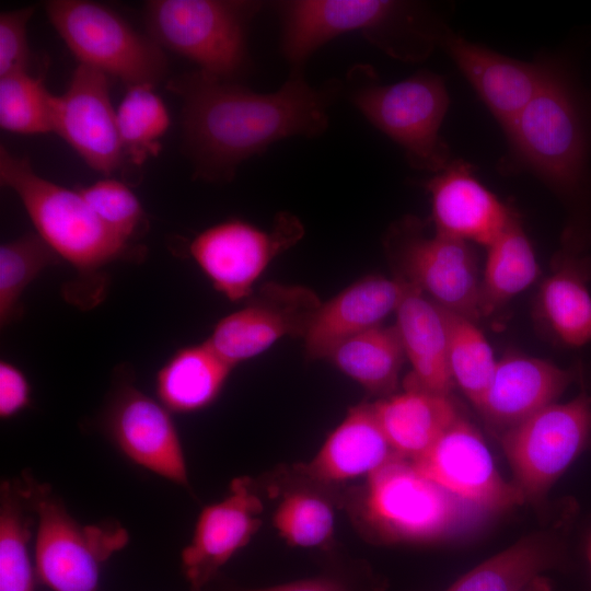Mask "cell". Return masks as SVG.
Listing matches in <instances>:
<instances>
[{"label":"cell","instance_id":"obj_1","mask_svg":"<svg viewBox=\"0 0 591 591\" xmlns=\"http://www.w3.org/2000/svg\"><path fill=\"white\" fill-rule=\"evenodd\" d=\"M167 89L182 100V131L194 176L233 178L239 165L289 137H314L328 127L333 90L290 74L269 93L252 91L200 70L174 77Z\"/></svg>","mask_w":591,"mask_h":591},{"label":"cell","instance_id":"obj_2","mask_svg":"<svg viewBox=\"0 0 591 591\" xmlns=\"http://www.w3.org/2000/svg\"><path fill=\"white\" fill-rule=\"evenodd\" d=\"M356 526L386 542H429L473 525L485 510L453 495L422 474L412 461L396 457L345 493Z\"/></svg>","mask_w":591,"mask_h":591},{"label":"cell","instance_id":"obj_3","mask_svg":"<svg viewBox=\"0 0 591 591\" xmlns=\"http://www.w3.org/2000/svg\"><path fill=\"white\" fill-rule=\"evenodd\" d=\"M0 181L18 195L36 232L80 277L100 276L105 266L116 260L143 257V248L108 230L77 189L42 177L27 158L12 154L3 144Z\"/></svg>","mask_w":591,"mask_h":591},{"label":"cell","instance_id":"obj_4","mask_svg":"<svg viewBox=\"0 0 591 591\" xmlns=\"http://www.w3.org/2000/svg\"><path fill=\"white\" fill-rule=\"evenodd\" d=\"M511 159L554 190L579 194L588 183L589 143L583 114L556 67L528 106L503 128Z\"/></svg>","mask_w":591,"mask_h":591},{"label":"cell","instance_id":"obj_5","mask_svg":"<svg viewBox=\"0 0 591 591\" xmlns=\"http://www.w3.org/2000/svg\"><path fill=\"white\" fill-rule=\"evenodd\" d=\"M262 3L240 0H150L148 35L198 70L234 81L247 65L246 31Z\"/></svg>","mask_w":591,"mask_h":591},{"label":"cell","instance_id":"obj_6","mask_svg":"<svg viewBox=\"0 0 591 591\" xmlns=\"http://www.w3.org/2000/svg\"><path fill=\"white\" fill-rule=\"evenodd\" d=\"M21 490L37 517L35 569L53 591H97L101 566L128 543L119 524L77 522L47 484L24 473Z\"/></svg>","mask_w":591,"mask_h":591},{"label":"cell","instance_id":"obj_7","mask_svg":"<svg viewBox=\"0 0 591 591\" xmlns=\"http://www.w3.org/2000/svg\"><path fill=\"white\" fill-rule=\"evenodd\" d=\"M44 7L80 63L119 79L127 88L155 86L166 76L163 48L108 7L86 0H49Z\"/></svg>","mask_w":591,"mask_h":591},{"label":"cell","instance_id":"obj_8","mask_svg":"<svg viewBox=\"0 0 591 591\" xmlns=\"http://www.w3.org/2000/svg\"><path fill=\"white\" fill-rule=\"evenodd\" d=\"M352 103L380 131L405 152L410 165L438 173L451 161L440 127L449 107L441 77L420 71L392 83H364L352 89Z\"/></svg>","mask_w":591,"mask_h":591},{"label":"cell","instance_id":"obj_9","mask_svg":"<svg viewBox=\"0 0 591 591\" xmlns=\"http://www.w3.org/2000/svg\"><path fill=\"white\" fill-rule=\"evenodd\" d=\"M591 445V393L553 403L509 428L502 448L523 500L542 497Z\"/></svg>","mask_w":591,"mask_h":591},{"label":"cell","instance_id":"obj_10","mask_svg":"<svg viewBox=\"0 0 591 591\" xmlns=\"http://www.w3.org/2000/svg\"><path fill=\"white\" fill-rule=\"evenodd\" d=\"M389 245L402 276L442 309L472 321L480 317V278L470 242L441 235L424 236L407 219L390 234Z\"/></svg>","mask_w":591,"mask_h":591},{"label":"cell","instance_id":"obj_11","mask_svg":"<svg viewBox=\"0 0 591 591\" xmlns=\"http://www.w3.org/2000/svg\"><path fill=\"white\" fill-rule=\"evenodd\" d=\"M302 235V223L288 212L279 213L269 231L232 219L196 235L189 253L217 291L230 301H241L253 294L270 262Z\"/></svg>","mask_w":591,"mask_h":591},{"label":"cell","instance_id":"obj_12","mask_svg":"<svg viewBox=\"0 0 591 591\" xmlns=\"http://www.w3.org/2000/svg\"><path fill=\"white\" fill-rule=\"evenodd\" d=\"M321 304L310 288L267 282L242 309L221 318L206 341L234 367L281 338H303Z\"/></svg>","mask_w":591,"mask_h":591},{"label":"cell","instance_id":"obj_13","mask_svg":"<svg viewBox=\"0 0 591 591\" xmlns=\"http://www.w3.org/2000/svg\"><path fill=\"white\" fill-rule=\"evenodd\" d=\"M53 127L95 172L108 177L124 162L108 76L80 63L66 92L53 97Z\"/></svg>","mask_w":591,"mask_h":591},{"label":"cell","instance_id":"obj_14","mask_svg":"<svg viewBox=\"0 0 591 591\" xmlns=\"http://www.w3.org/2000/svg\"><path fill=\"white\" fill-rule=\"evenodd\" d=\"M412 462L430 479L485 511L524 501L515 486L497 471L480 433L462 416Z\"/></svg>","mask_w":591,"mask_h":591},{"label":"cell","instance_id":"obj_15","mask_svg":"<svg viewBox=\"0 0 591 591\" xmlns=\"http://www.w3.org/2000/svg\"><path fill=\"white\" fill-rule=\"evenodd\" d=\"M280 46L290 74L303 73L306 60L321 46L343 34L376 30L403 8L387 0H294L278 3Z\"/></svg>","mask_w":591,"mask_h":591},{"label":"cell","instance_id":"obj_16","mask_svg":"<svg viewBox=\"0 0 591 591\" xmlns=\"http://www.w3.org/2000/svg\"><path fill=\"white\" fill-rule=\"evenodd\" d=\"M262 499L247 477L232 480L229 495L201 511L193 538L182 552V567L190 591H202L251 541L262 524Z\"/></svg>","mask_w":591,"mask_h":591},{"label":"cell","instance_id":"obj_17","mask_svg":"<svg viewBox=\"0 0 591 591\" xmlns=\"http://www.w3.org/2000/svg\"><path fill=\"white\" fill-rule=\"evenodd\" d=\"M109 433L135 463L188 486L182 444L169 409L132 386H124L106 418Z\"/></svg>","mask_w":591,"mask_h":591},{"label":"cell","instance_id":"obj_18","mask_svg":"<svg viewBox=\"0 0 591 591\" xmlns=\"http://www.w3.org/2000/svg\"><path fill=\"white\" fill-rule=\"evenodd\" d=\"M438 234L490 245L513 210L485 187L464 160L450 161L427 184Z\"/></svg>","mask_w":591,"mask_h":591},{"label":"cell","instance_id":"obj_19","mask_svg":"<svg viewBox=\"0 0 591 591\" xmlns=\"http://www.w3.org/2000/svg\"><path fill=\"white\" fill-rule=\"evenodd\" d=\"M443 45L493 116L505 128L533 100L552 66L506 57L453 33Z\"/></svg>","mask_w":591,"mask_h":591},{"label":"cell","instance_id":"obj_20","mask_svg":"<svg viewBox=\"0 0 591 591\" xmlns=\"http://www.w3.org/2000/svg\"><path fill=\"white\" fill-rule=\"evenodd\" d=\"M398 456L383 433L372 404H360L349 409L309 463L293 466L289 474L292 479L329 490L339 483L368 477Z\"/></svg>","mask_w":591,"mask_h":591},{"label":"cell","instance_id":"obj_21","mask_svg":"<svg viewBox=\"0 0 591 591\" xmlns=\"http://www.w3.org/2000/svg\"><path fill=\"white\" fill-rule=\"evenodd\" d=\"M575 379L576 372L547 360L517 352L507 354L497 361L477 409L491 426L505 432L556 403Z\"/></svg>","mask_w":591,"mask_h":591},{"label":"cell","instance_id":"obj_22","mask_svg":"<svg viewBox=\"0 0 591 591\" xmlns=\"http://www.w3.org/2000/svg\"><path fill=\"white\" fill-rule=\"evenodd\" d=\"M408 287L401 277L368 276L322 303L303 337L305 357L326 358L340 341L381 325Z\"/></svg>","mask_w":591,"mask_h":591},{"label":"cell","instance_id":"obj_23","mask_svg":"<svg viewBox=\"0 0 591 591\" xmlns=\"http://www.w3.org/2000/svg\"><path fill=\"white\" fill-rule=\"evenodd\" d=\"M395 314V326L413 368L405 387L450 395L455 384L448 359L447 310L409 285Z\"/></svg>","mask_w":591,"mask_h":591},{"label":"cell","instance_id":"obj_24","mask_svg":"<svg viewBox=\"0 0 591 591\" xmlns=\"http://www.w3.org/2000/svg\"><path fill=\"white\" fill-rule=\"evenodd\" d=\"M570 233L567 246L537 296V313L564 346L579 348L591 341V293L589 260L577 252Z\"/></svg>","mask_w":591,"mask_h":591},{"label":"cell","instance_id":"obj_25","mask_svg":"<svg viewBox=\"0 0 591 591\" xmlns=\"http://www.w3.org/2000/svg\"><path fill=\"white\" fill-rule=\"evenodd\" d=\"M375 418L395 453L421 456L460 416L450 395L405 387L372 404Z\"/></svg>","mask_w":591,"mask_h":591},{"label":"cell","instance_id":"obj_26","mask_svg":"<svg viewBox=\"0 0 591 591\" xmlns=\"http://www.w3.org/2000/svg\"><path fill=\"white\" fill-rule=\"evenodd\" d=\"M207 341L176 350L159 370L157 394L169 410L192 413L210 405L231 370Z\"/></svg>","mask_w":591,"mask_h":591},{"label":"cell","instance_id":"obj_27","mask_svg":"<svg viewBox=\"0 0 591 591\" xmlns=\"http://www.w3.org/2000/svg\"><path fill=\"white\" fill-rule=\"evenodd\" d=\"M561 541L532 534L474 567L444 591H522L560 558Z\"/></svg>","mask_w":591,"mask_h":591},{"label":"cell","instance_id":"obj_28","mask_svg":"<svg viewBox=\"0 0 591 591\" xmlns=\"http://www.w3.org/2000/svg\"><path fill=\"white\" fill-rule=\"evenodd\" d=\"M405 351L396 326L378 325L337 344L326 359L374 395L397 387Z\"/></svg>","mask_w":591,"mask_h":591},{"label":"cell","instance_id":"obj_29","mask_svg":"<svg viewBox=\"0 0 591 591\" xmlns=\"http://www.w3.org/2000/svg\"><path fill=\"white\" fill-rule=\"evenodd\" d=\"M487 248L479 287L480 316L491 314L529 288L540 273L533 246L517 215Z\"/></svg>","mask_w":591,"mask_h":591},{"label":"cell","instance_id":"obj_30","mask_svg":"<svg viewBox=\"0 0 591 591\" xmlns=\"http://www.w3.org/2000/svg\"><path fill=\"white\" fill-rule=\"evenodd\" d=\"M19 480L3 482L0 490V591H34L28 552L33 517Z\"/></svg>","mask_w":591,"mask_h":591},{"label":"cell","instance_id":"obj_31","mask_svg":"<svg viewBox=\"0 0 591 591\" xmlns=\"http://www.w3.org/2000/svg\"><path fill=\"white\" fill-rule=\"evenodd\" d=\"M332 493L298 482L283 493L274 513V525L290 545L318 547L326 545L334 532Z\"/></svg>","mask_w":591,"mask_h":591},{"label":"cell","instance_id":"obj_32","mask_svg":"<svg viewBox=\"0 0 591 591\" xmlns=\"http://www.w3.org/2000/svg\"><path fill=\"white\" fill-rule=\"evenodd\" d=\"M152 85L127 88L117 111V127L125 159L141 165L161 150L171 118Z\"/></svg>","mask_w":591,"mask_h":591},{"label":"cell","instance_id":"obj_33","mask_svg":"<svg viewBox=\"0 0 591 591\" xmlns=\"http://www.w3.org/2000/svg\"><path fill=\"white\" fill-rule=\"evenodd\" d=\"M60 256L37 233L27 232L0 246V323L7 326L21 314L20 299L26 287Z\"/></svg>","mask_w":591,"mask_h":591},{"label":"cell","instance_id":"obj_34","mask_svg":"<svg viewBox=\"0 0 591 591\" xmlns=\"http://www.w3.org/2000/svg\"><path fill=\"white\" fill-rule=\"evenodd\" d=\"M447 313L450 372L454 384L477 408L491 381L497 361L474 321L450 311Z\"/></svg>","mask_w":591,"mask_h":591},{"label":"cell","instance_id":"obj_35","mask_svg":"<svg viewBox=\"0 0 591 591\" xmlns=\"http://www.w3.org/2000/svg\"><path fill=\"white\" fill-rule=\"evenodd\" d=\"M53 97L43 80L28 71L0 77L1 128L22 135L54 131Z\"/></svg>","mask_w":591,"mask_h":591},{"label":"cell","instance_id":"obj_36","mask_svg":"<svg viewBox=\"0 0 591 591\" xmlns=\"http://www.w3.org/2000/svg\"><path fill=\"white\" fill-rule=\"evenodd\" d=\"M77 190L103 224L127 242L147 224L139 199L120 181L105 177Z\"/></svg>","mask_w":591,"mask_h":591},{"label":"cell","instance_id":"obj_37","mask_svg":"<svg viewBox=\"0 0 591 591\" xmlns=\"http://www.w3.org/2000/svg\"><path fill=\"white\" fill-rule=\"evenodd\" d=\"M34 10L28 5L0 14V77L28 71L27 23Z\"/></svg>","mask_w":591,"mask_h":591},{"label":"cell","instance_id":"obj_38","mask_svg":"<svg viewBox=\"0 0 591 591\" xmlns=\"http://www.w3.org/2000/svg\"><path fill=\"white\" fill-rule=\"evenodd\" d=\"M30 385L23 372L8 361L0 362V416L9 418L30 403Z\"/></svg>","mask_w":591,"mask_h":591},{"label":"cell","instance_id":"obj_39","mask_svg":"<svg viewBox=\"0 0 591 591\" xmlns=\"http://www.w3.org/2000/svg\"><path fill=\"white\" fill-rule=\"evenodd\" d=\"M244 591H351L343 581L331 577L303 579L275 587Z\"/></svg>","mask_w":591,"mask_h":591},{"label":"cell","instance_id":"obj_40","mask_svg":"<svg viewBox=\"0 0 591 591\" xmlns=\"http://www.w3.org/2000/svg\"><path fill=\"white\" fill-rule=\"evenodd\" d=\"M588 558H589V563H590V567H591V537H590L589 544H588Z\"/></svg>","mask_w":591,"mask_h":591}]
</instances>
